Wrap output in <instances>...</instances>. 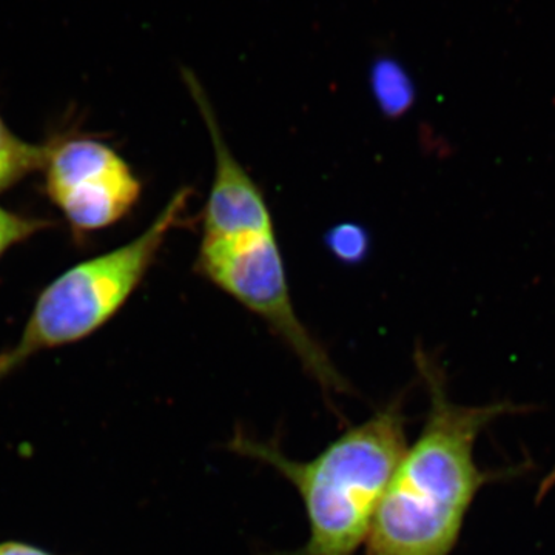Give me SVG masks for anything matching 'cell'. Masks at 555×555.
<instances>
[{"label":"cell","instance_id":"obj_8","mask_svg":"<svg viewBox=\"0 0 555 555\" xmlns=\"http://www.w3.org/2000/svg\"><path fill=\"white\" fill-rule=\"evenodd\" d=\"M47 218H31L0 207V258L16 244L24 243L36 233L53 228Z\"/></svg>","mask_w":555,"mask_h":555},{"label":"cell","instance_id":"obj_1","mask_svg":"<svg viewBox=\"0 0 555 555\" xmlns=\"http://www.w3.org/2000/svg\"><path fill=\"white\" fill-rule=\"evenodd\" d=\"M429 390L426 425L406 448L385 489L364 555H449L485 483L474 460L478 434L509 404L452 403L443 374L425 352L415 357Z\"/></svg>","mask_w":555,"mask_h":555},{"label":"cell","instance_id":"obj_4","mask_svg":"<svg viewBox=\"0 0 555 555\" xmlns=\"http://www.w3.org/2000/svg\"><path fill=\"white\" fill-rule=\"evenodd\" d=\"M196 270L262 318L326 392H345V379L297 315L273 221L219 235L203 233Z\"/></svg>","mask_w":555,"mask_h":555},{"label":"cell","instance_id":"obj_6","mask_svg":"<svg viewBox=\"0 0 555 555\" xmlns=\"http://www.w3.org/2000/svg\"><path fill=\"white\" fill-rule=\"evenodd\" d=\"M54 138L46 144H31L11 131L0 116V193L20 184L22 179L43 170Z\"/></svg>","mask_w":555,"mask_h":555},{"label":"cell","instance_id":"obj_7","mask_svg":"<svg viewBox=\"0 0 555 555\" xmlns=\"http://www.w3.org/2000/svg\"><path fill=\"white\" fill-rule=\"evenodd\" d=\"M371 87L387 116L403 115L414 101V86L406 69L392 57H379L371 68Z\"/></svg>","mask_w":555,"mask_h":555},{"label":"cell","instance_id":"obj_3","mask_svg":"<svg viewBox=\"0 0 555 555\" xmlns=\"http://www.w3.org/2000/svg\"><path fill=\"white\" fill-rule=\"evenodd\" d=\"M192 190H178L138 238L51 281L36 299L20 341L0 353V378L35 353L78 343L105 326L147 275L171 230L184 222Z\"/></svg>","mask_w":555,"mask_h":555},{"label":"cell","instance_id":"obj_5","mask_svg":"<svg viewBox=\"0 0 555 555\" xmlns=\"http://www.w3.org/2000/svg\"><path fill=\"white\" fill-rule=\"evenodd\" d=\"M43 171L47 196L76 236L116 224L141 196L127 160L100 139L54 138Z\"/></svg>","mask_w":555,"mask_h":555},{"label":"cell","instance_id":"obj_9","mask_svg":"<svg viewBox=\"0 0 555 555\" xmlns=\"http://www.w3.org/2000/svg\"><path fill=\"white\" fill-rule=\"evenodd\" d=\"M327 244L341 261L358 262L366 257L369 236L360 225L346 222L328 233Z\"/></svg>","mask_w":555,"mask_h":555},{"label":"cell","instance_id":"obj_2","mask_svg":"<svg viewBox=\"0 0 555 555\" xmlns=\"http://www.w3.org/2000/svg\"><path fill=\"white\" fill-rule=\"evenodd\" d=\"M229 448L273 467L297 488L308 513L309 539L292 555H356L406 451L403 409L393 400L309 462L288 459L278 443L243 433L233 436Z\"/></svg>","mask_w":555,"mask_h":555},{"label":"cell","instance_id":"obj_10","mask_svg":"<svg viewBox=\"0 0 555 555\" xmlns=\"http://www.w3.org/2000/svg\"><path fill=\"white\" fill-rule=\"evenodd\" d=\"M0 555H49L36 547L22 545V543H3L0 545Z\"/></svg>","mask_w":555,"mask_h":555}]
</instances>
